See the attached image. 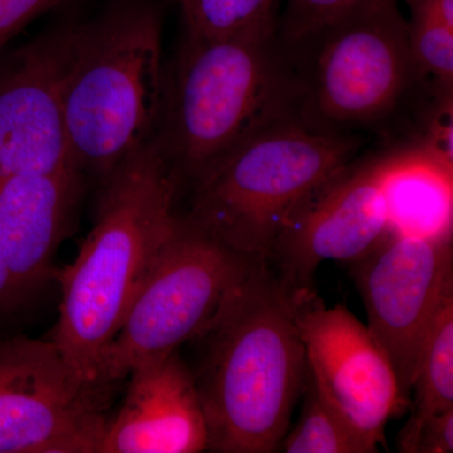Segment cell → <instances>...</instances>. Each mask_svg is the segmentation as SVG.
<instances>
[{
    "label": "cell",
    "instance_id": "cell-1",
    "mask_svg": "<svg viewBox=\"0 0 453 453\" xmlns=\"http://www.w3.org/2000/svg\"><path fill=\"white\" fill-rule=\"evenodd\" d=\"M299 296L259 264L196 338L203 351L193 375L208 451H279L309 375Z\"/></svg>",
    "mask_w": 453,
    "mask_h": 453
},
{
    "label": "cell",
    "instance_id": "cell-2",
    "mask_svg": "<svg viewBox=\"0 0 453 453\" xmlns=\"http://www.w3.org/2000/svg\"><path fill=\"white\" fill-rule=\"evenodd\" d=\"M177 178L157 136L131 154L101 181L94 226L58 275L61 301L50 340L86 383L98 386L101 359L134 295L177 231Z\"/></svg>",
    "mask_w": 453,
    "mask_h": 453
},
{
    "label": "cell",
    "instance_id": "cell-3",
    "mask_svg": "<svg viewBox=\"0 0 453 453\" xmlns=\"http://www.w3.org/2000/svg\"><path fill=\"white\" fill-rule=\"evenodd\" d=\"M162 19L142 0L73 26L62 105L71 163L101 181L148 144L162 118Z\"/></svg>",
    "mask_w": 453,
    "mask_h": 453
},
{
    "label": "cell",
    "instance_id": "cell-4",
    "mask_svg": "<svg viewBox=\"0 0 453 453\" xmlns=\"http://www.w3.org/2000/svg\"><path fill=\"white\" fill-rule=\"evenodd\" d=\"M299 94L275 31L216 40L187 35L155 136L175 172L195 178L253 134L294 116Z\"/></svg>",
    "mask_w": 453,
    "mask_h": 453
},
{
    "label": "cell",
    "instance_id": "cell-5",
    "mask_svg": "<svg viewBox=\"0 0 453 453\" xmlns=\"http://www.w3.org/2000/svg\"><path fill=\"white\" fill-rule=\"evenodd\" d=\"M357 144L336 131L283 119L203 169L183 219L246 257L267 262L286 220L325 179L353 160Z\"/></svg>",
    "mask_w": 453,
    "mask_h": 453
},
{
    "label": "cell",
    "instance_id": "cell-6",
    "mask_svg": "<svg viewBox=\"0 0 453 453\" xmlns=\"http://www.w3.org/2000/svg\"><path fill=\"white\" fill-rule=\"evenodd\" d=\"M259 264L180 219L101 359L98 386L109 388L142 363L198 338Z\"/></svg>",
    "mask_w": 453,
    "mask_h": 453
},
{
    "label": "cell",
    "instance_id": "cell-7",
    "mask_svg": "<svg viewBox=\"0 0 453 453\" xmlns=\"http://www.w3.org/2000/svg\"><path fill=\"white\" fill-rule=\"evenodd\" d=\"M306 41L319 46L311 77L299 85V96L330 125L362 124L387 115L418 73L407 19L396 0L354 12Z\"/></svg>",
    "mask_w": 453,
    "mask_h": 453
},
{
    "label": "cell",
    "instance_id": "cell-8",
    "mask_svg": "<svg viewBox=\"0 0 453 453\" xmlns=\"http://www.w3.org/2000/svg\"><path fill=\"white\" fill-rule=\"evenodd\" d=\"M52 340L0 335V453H98L104 392Z\"/></svg>",
    "mask_w": 453,
    "mask_h": 453
},
{
    "label": "cell",
    "instance_id": "cell-9",
    "mask_svg": "<svg viewBox=\"0 0 453 453\" xmlns=\"http://www.w3.org/2000/svg\"><path fill=\"white\" fill-rule=\"evenodd\" d=\"M351 265L366 326L410 401L423 348L443 301L453 294L452 237L388 231Z\"/></svg>",
    "mask_w": 453,
    "mask_h": 453
},
{
    "label": "cell",
    "instance_id": "cell-10",
    "mask_svg": "<svg viewBox=\"0 0 453 453\" xmlns=\"http://www.w3.org/2000/svg\"><path fill=\"white\" fill-rule=\"evenodd\" d=\"M387 155L349 163L296 205L277 235L268 264L295 292H311L325 261L354 262L389 231L384 190Z\"/></svg>",
    "mask_w": 453,
    "mask_h": 453
},
{
    "label": "cell",
    "instance_id": "cell-11",
    "mask_svg": "<svg viewBox=\"0 0 453 453\" xmlns=\"http://www.w3.org/2000/svg\"><path fill=\"white\" fill-rule=\"evenodd\" d=\"M296 323L319 395L380 451L387 425L410 404L388 357L353 312L327 308L315 291L300 294Z\"/></svg>",
    "mask_w": 453,
    "mask_h": 453
},
{
    "label": "cell",
    "instance_id": "cell-12",
    "mask_svg": "<svg viewBox=\"0 0 453 453\" xmlns=\"http://www.w3.org/2000/svg\"><path fill=\"white\" fill-rule=\"evenodd\" d=\"M73 31L44 33L0 62V181L73 165L62 105Z\"/></svg>",
    "mask_w": 453,
    "mask_h": 453
},
{
    "label": "cell",
    "instance_id": "cell-13",
    "mask_svg": "<svg viewBox=\"0 0 453 453\" xmlns=\"http://www.w3.org/2000/svg\"><path fill=\"white\" fill-rule=\"evenodd\" d=\"M127 378L124 402L107 421L98 453L208 451L195 375L178 350L142 363Z\"/></svg>",
    "mask_w": 453,
    "mask_h": 453
},
{
    "label": "cell",
    "instance_id": "cell-14",
    "mask_svg": "<svg viewBox=\"0 0 453 453\" xmlns=\"http://www.w3.org/2000/svg\"><path fill=\"white\" fill-rule=\"evenodd\" d=\"M81 188L73 165L0 181V261L26 303L53 275Z\"/></svg>",
    "mask_w": 453,
    "mask_h": 453
},
{
    "label": "cell",
    "instance_id": "cell-15",
    "mask_svg": "<svg viewBox=\"0 0 453 453\" xmlns=\"http://www.w3.org/2000/svg\"><path fill=\"white\" fill-rule=\"evenodd\" d=\"M384 190L389 231L452 237V170L419 146L387 155Z\"/></svg>",
    "mask_w": 453,
    "mask_h": 453
},
{
    "label": "cell",
    "instance_id": "cell-16",
    "mask_svg": "<svg viewBox=\"0 0 453 453\" xmlns=\"http://www.w3.org/2000/svg\"><path fill=\"white\" fill-rule=\"evenodd\" d=\"M412 392L413 411L405 426L453 410V294L443 301L429 333Z\"/></svg>",
    "mask_w": 453,
    "mask_h": 453
},
{
    "label": "cell",
    "instance_id": "cell-17",
    "mask_svg": "<svg viewBox=\"0 0 453 453\" xmlns=\"http://www.w3.org/2000/svg\"><path fill=\"white\" fill-rule=\"evenodd\" d=\"M300 421L280 443L285 453H375L374 449L351 427L332 405L319 395L308 375L303 393Z\"/></svg>",
    "mask_w": 453,
    "mask_h": 453
},
{
    "label": "cell",
    "instance_id": "cell-18",
    "mask_svg": "<svg viewBox=\"0 0 453 453\" xmlns=\"http://www.w3.org/2000/svg\"><path fill=\"white\" fill-rule=\"evenodd\" d=\"M187 35L196 38L234 37L275 31V0H177Z\"/></svg>",
    "mask_w": 453,
    "mask_h": 453
},
{
    "label": "cell",
    "instance_id": "cell-19",
    "mask_svg": "<svg viewBox=\"0 0 453 453\" xmlns=\"http://www.w3.org/2000/svg\"><path fill=\"white\" fill-rule=\"evenodd\" d=\"M408 7V37L417 73L434 80L438 94H452L453 27L422 8Z\"/></svg>",
    "mask_w": 453,
    "mask_h": 453
},
{
    "label": "cell",
    "instance_id": "cell-20",
    "mask_svg": "<svg viewBox=\"0 0 453 453\" xmlns=\"http://www.w3.org/2000/svg\"><path fill=\"white\" fill-rule=\"evenodd\" d=\"M383 2L389 0H288L283 35L291 43H301L342 18Z\"/></svg>",
    "mask_w": 453,
    "mask_h": 453
},
{
    "label": "cell",
    "instance_id": "cell-21",
    "mask_svg": "<svg viewBox=\"0 0 453 453\" xmlns=\"http://www.w3.org/2000/svg\"><path fill=\"white\" fill-rule=\"evenodd\" d=\"M396 438L399 452L452 453L453 410L434 414L416 425H404Z\"/></svg>",
    "mask_w": 453,
    "mask_h": 453
},
{
    "label": "cell",
    "instance_id": "cell-22",
    "mask_svg": "<svg viewBox=\"0 0 453 453\" xmlns=\"http://www.w3.org/2000/svg\"><path fill=\"white\" fill-rule=\"evenodd\" d=\"M421 148L441 165L453 169L452 94H438L437 105Z\"/></svg>",
    "mask_w": 453,
    "mask_h": 453
},
{
    "label": "cell",
    "instance_id": "cell-23",
    "mask_svg": "<svg viewBox=\"0 0 453 453\" xmlns=\"http://www.w3.org/2000/svg\"><path fill=\"white\" fill-rule=\"evenodd\" d=\"M65 2L67 0H0V49L33 18Z\"/></svg>",
    "mask_w": 453,
    "mask_h": 453
},
{
    "label": "cell",
    "instance_id": "cell-24",
    "mask_svg": "<svg viewBox=\"0 0 453 453\" xmlns=\"http://www.w3.org/2000/svg\"><path fill=\"white\" fill-rule=\"evenodd\" d=\"M22 295L8 275L4 265L0 261V329L26 305Z\"/></svg>",
    "mask_w": 453,
    "mask_h": 453
}]
</instances>
